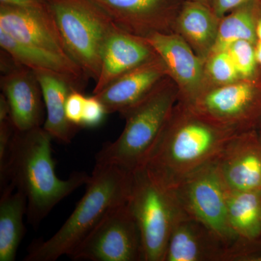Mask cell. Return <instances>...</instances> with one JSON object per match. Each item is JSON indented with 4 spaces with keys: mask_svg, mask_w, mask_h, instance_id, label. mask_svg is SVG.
Returning <instances> with one entry per match:
<instances>
[{
    "mask_svg": "<svg viewBox=\"0 0 261 261\" xmlns=\"http://www.w3.org/2000/svg\"><path fill=\"white\" fill-rule=\"evenodd\" d=\"M118 28L147 38L174 33L176 18L185 0H92Z\"/></svg>",
    "mask_w": 261,
    "mask_h": 261,
    "instance_id": "cell-10",
    "label": "cell"
},
{
    "mask_svg": "<svg viewBox=\"0 0 261 261\" xmlns=\"http://www.w3.org/2000/svg\"><path fill=\"white\" fill-rule=\"evenodd\" d=\"M222 261H261V234L251 238L238 237L226 247Z\"/></svg>",
    "mask_w": 261,
    "mask_h": 261,
    "instance_id": "cell-26",
    "label": "cell"
},
{
    "mask_svg": "<svg viewBox=\"0 0 261 261\" xmlns=\"http://www.w3.org/2000/svg\"><path fill=\"white\" fill-rule=\"evenodd\" d=\"M156 56L145 38L117 27L103 46L100 74L95 82L93 94L99 93L118 77Z\"/></svg>",
    "mask_w": 261,
    "mask_h": 261,
    "instance_id": "cell-16",
    "label": "cell"
},
{
    "mask_svg": "<svg viewBox=\"0 0 261 261\" xmlns=\"http://www.w3.org/2000/svg\"><path fill=\"white\" fill-rule=\"evenodd\" d=\"M179 97L177 86L168 75L145 97L120 114L126 120L116 140L96 154V164L112 165L134 173L140 167Z\"/></svg>",
    "mask_w": 261,
    "mask_h": 261,
    "instance_id": "cell-4",
    "label": "cell"
},
{
    "mask_svg": "<svg viewBox=\"0 0 261 261\" xmlns=\"http://www.w3.org/2000/svg\"><path fill=\"white\" fill-rule=\"evenodd\" d=\"M205 70L207 86L224 85L241 79L226 50L211 53L205 60Z\"/></svg>",
    "mask_w": 261,
    "mask_h": 261,
    "instance_id": "cell-24",
    "label": "cell"
},
{
    "mask_svg": "<svg viewBox=\"0 0 261 261\" xmlns=\"http://www.w3.org/2000/svg\"><path fill=\"white\" fill-rule=\"evenodd\" d=\"M255 32H256V37L257 42H261V13L260 10V14L257 17L256 21V27H255Z\"/></svg>",
    "mask_w": 261,
    "mask_h": 261,
    "instance_id": "cell-31",
    "label": "cell"
},
{
    "mask_svg": "<svg viewBox=\"0 0 261 261\" xmlns=\"http://www.w3.org/2000/svg\"><path fill=\"white\" fill-rule=\"evenodd\" d=\"M133 173L112 165L95 164L85 193L51 238L32 247L25 261H56L69 255L113 208L128 202Z\"/></svg>",
    "mask_w": 261,
    "mask_h": 261,
    "instance_id": "cell-3",
    "label": "cell"
},
{
    "mask_svg": "<svg viewBox=\"0 0 261 261\" xmlns=\"http://www.w3.org/2000/svg\"><path fill=\"white\" fill-rule=\"evenodd\" d=\"M1 75L0 86L9 104L15 129L25 132L42 126L44 100L35 72L17 63Z\"/></svg>",
    "mask_w": 261,
    "mask_h": 261,
    "instance_id": "cell-14",
    "label": "cell"
},
{
    "mask_svg": "<svg viewBox=\"0 0 261 261\" xmlns=\"http://www.w3.org/2000/svg\"><path fill=\"white\" fill-rule=\"evenodd\" d=\"M215 163L226 190L261 189V137L256 128L232 137Z\"/></svg>",
    "mask_w": 261,
    "mask_h": 261,
    "instance_id": "cell-12",
    "label": "cell"
},
{
    "mask_svg": "<svg viewBox=\"0 0 261 261\" xmlns=\"http://www.w3.org/2000/svg\"><path fill=\"white\" fill-rule=\"evenodd\" d=\"M0 47L19 64L32 70H51L67 75L84 89L87 77L70 57L23 44L1 29Z\"/></svg>",
    "mask_w": 261,
    "mask_h": 261,
    "instance_id": "cell-20",
    "label": "cell"
},
{
    "mask_svg": "<svg viewBox=\"0 0 261 261\" xmlns=\"http://www.w3.org/2000/svg\"><path fill=\"white\" fill-rule=\"evenodd\" d=\"M162 60L168 76L177 86L184 102H191L207 87L205 61L176 33L154 34L145 38Z\"/></svg>",
    "mask_w": 261,
    "mask_h": 261,
    "instance_id": "cell-11",
    "label": "cell"
},
{
    "mask_svg": "<svg viewBox=\"0 0 261 261\" xmlns=\"http://www.w3.org/2000/svg\"><path fill=\"white\" fill-rule=\"evenodd\" d=\"M128 204L140 229L144 261H164L173 225L182 211L174 196L139 168L133 173Z\"/></svg>",
    "mask_w": 261,
    "mask_h": 261,
    "instance_id": "cell-6",
    "label": "cell"
},
{
    "mask_svg": "<svg viewBox=\"0 0 261 261\" xmlns=\"http://www.w3.org/2000/svg\"><path fill=\"white\" fill-rule=\"evenodd\" d=\"M255 0H212L211 8L219 18L230 12Z\"/></svg>",
    "mask_w": 261,
    "mask_h": 261,
    "instance_id": "cell-29",
    "label": "cell"
},
{
    "mask_svg": "<svg viewBox=\"0 0 261 261\" xmlns=\"http://www.w3.org/2000/svg\"><path fill=\"white\" fill-rule=\"evenodd\" d=\"M108 114L102 102L94 95L86 98L82 128H95L104 121Z\"/></svg>",
    "mask_w": 261,
    "mask_h": 261,
    "instance_id": "cell-27",
    "label": "cell"
},
{
    "mask_svg": "<svg viewBox=\"0 0 261 261\" xmlns=\"http://www.w3.org/2000/svg\"><path fill=\"white\" fill-rule=\"evenodd\" d=\"M228 223L240 238L261 234V189L231 191L226 190Z\"/></svg>",
    "mask_w": 261,
    "mask_h": 261,
    "instance_id": "cell-22",
    "label": "cell"
},
{
    "mask_svg": "<svg viewBox=\"0 0 261 261\" xmlns=\"http://www.w3.org/2000/svg\"><path fill=\"white\" fill-rule=\"evenodd\" d=\"M0 5L27 8H49V0H0Z\"/></svg>",
    "mask_w": 261,
    "mask_h": 261,
    "instance_id": "cell-30",
    "label": "cell"
},
{
    "mask_svg": "<svg viewBox=\"0 0 261 261\" xmlns=\"http://www.w3.org/2000/svg\"><path fill=\"white\" fill-rule=\"evenodd\" d=\"M255 57L257 64L261 65V42H257L255 44Z\"/></svg>",
    "mask_w": 261,
    "mask_h": 261,
    "instance_id": "cell-32",
    "label": "cell"
},
{
    "mask_svg": "<svg viewBox=\"0 0 261 261\" xmlns=\"http://www.w3.org/2000/svg\"><path fill=\"white\" fill-rule=\"evenodd\" d=\"M170 191L185 214L212 230L226 247L238 238L228 223L226 188L215 161Z\"/></svg>",
    "mask_w": 261,
    "mask_h": 261,
    "instance_id": "cell-8",
    "label": "cell"
},
{
    "mask_svg": "<svg viewBox=\"0 0 261 261\" xmlns=\"http://www.w3.org/2000/svg\"><path fill=\"white\" fill-rule=\"evenodd\" d=\"M238 134L215 124L178 100L139 168L170 191L214 161Z\"/></svg>",
    "mask_w": 261,
    "mask_h": 261,
    "instance_id": "cell-1",
    "label": "cell"
},
{
    "mask_svg": "<svg viewBox=\"0 0 261 261\" xmlns=\"http://www.w3.org/2000/svg\"><path fill=\"white\" fill-rule=\"evenodd\" d=\"M85 96L82 91L74 89L68 96L65 104V116L72 124L82 128Z\"/></svg>",
    "mask_w": 261,
    "mask_h": 261,
    "instance_id": "cell-28",
    "label": "cell"
},
{
    "mask_svg": "<svg viewBox=\"0 0 261 261\" xmlns=\"http://www.w3.org/2000/svg\"><path fill=\"white\" fill-rule=\"evenodd\" d=\"M53 140L42 126L25 132L15 129L6 161L0 168L1 187L9 183L25 196L27 218L35 227L90 178L85 172L73 173L67 179L58 177L51 156Z\"/></svg>",
    "mask_w": 261,
    "mask_h": 261,
    "instance_id": "cell-2",
    "label": "cell"
},
{
    "mask_svg": "<svg viewBox=\"0 0 261 261\" xmlns=\"http://www.w3.org/2000/svg\"><path fill=\"white\" fill-rule=\"evenodd\" d=\"M231 57L241 79H250L257 74L255 44L246 40L233 42L226 49Z\"/></svg>",
    "mask_w": 261,
    "mask_h": 261,
    "instance_id": "cell-25",
    "label": "cell"
},
{
    "mask_svg": "<svg viewBox=\"0 0 261 261\" xmlns=\"http://www.w3.org/2000/svg\"><path fill=\"white\" fill-rule=\"evenodd\" d=\"M0 29L23 44L69 57L50 7L0 5Z\"/></svg>",
    "mask_w": 261,
    "mask_h": 261,
    "instance_id": "cell-13",
    "label": "cell"
},
{
    "mask_svg": "<svg viewBox=\"0 0 261 261\" xmlns=\"http://www.w3.org/2000/svg\"><path fill=\"white\" fill-rule=\"evenodd\" d=\"M258 126V129L256 128L257 132H258L259 135H260V137H261V116L260 118V120H259L258 123H257V126Z\"/></svg>",
    "mask_w": 261,
    "mask_h": 261,
    "instance_id": "cell-34",
    "label": "cell"
},
{
    "mask_svg": "<svg viewBox=\"0 0 261 261\" xmlns=\"http://www.w3.org/2000/svg\"><path fill=\"white\" fill-rule=\"evenodd\" d=\"M226 244L181 211L173 225L164 261H222Z\"/></svg>",
    "mask_w": 261,
    "mask_h": 261,
    "instance_id": "cell-15",
    "label": "cell"
},
{
    "mask_svg": "<svg viewBox=\"0 0 261 261\" xmlns=\"http://www.w3.org/2000/svg\"><path fill=\"white\" fill-rule=\"evenodd\" d=\"M220 19L210 5L185 0L176 18L174 33L205 61L216 44Z\"/></svg>",
    "mask_w": 261,
    "mask_h": 261,
    "instance_id": "cell-19",
    "label": "cell"
},
{
    "mask_svg": "<svg viewBox=\"0 0 261 261\" xmlns=\"http://www.w3.org/2000/svg\"><path fill=\"white\" fill-rule=\"evenodd\" d=\"M42 89L47 116L43 124L53 140L61 143L71 142L80 127L72 124L65 116V104L74 89L82 88L75 80L67 75L48 70H33Z\"/></svg>",
    "mask_w": 261,
    "mask_h": 261,
    "instance_id": "cell-18",
    "label": "cell"
},
{
    "mask_svg": "<svg viewBox=\"0 0 261 261\" xmlns=\"http://www.w3.org/2000/svg\"><path fill=\"white\" fill-rule=\"evenodd\" d=\"M185 103L223 128L239 133L253 129L261 116V80L257 74L224 85H209L191 102Z\"/></svg>",
    "mask_w": 261,
    "mask_h": 261,
    "instance_id": "cell-7",
    "label": "cell"
},
{
    "mask_svg": "<svg viewBox=\"0 0 261 261\" xmlns=\"http://www.w3.org/2000/svg\"><path fill=\"white\" fill-rule=\"evenodd\" d=\"M259 14V0H255L220 19L217 39L212 53L226 50L230 44L237 41L246 40L256 44L255 27Z\"/></svg>",
    "mask_w": 261,
    "mask_h": 261,
    "instance_id": "cell-23",
    "label": "cell"
},
{
    "mask_svg": "<svg viewBox=\"0 0 261 261\" xmlns=\"http://www.w3.org/2000/svg\"><path fill=\"white\" fill-rule=\"evenodd\" d=\"M166 75V66L157 55L93 95L102 103L108 114L121 113L142 100Z\"/></svg>",
    "mask_w": 261,
    "mask_h": 261,
    "instance_id": "cell-17",
    "label": "cell"
},
{
    "mask_svg": "<svg viewBox=\"0 0 261 261\" xmlns=\"http://www.w3.org/2000/svg\"><path fill=\"white\" fill-rule=\"evenodd\" d=\"M68 256L73 260L144 261L140 229L128 202L110 211Z\"/></svg>",
    "mask_w": 261,
    "mask_h": 261,
    "instance_id": "cell-9",
    "label": "cell"
},
{
    "mask_svg": "<svg viewBox=\"0 0 261 261\" xmlns=\"http://www.w3.org/2000/svg\"><path fill=\"white\" fill-rule=\"evenodd\" d=\"M190 1L200 2L204 4L210 5L211 7L212 3V0H190Z\"/></svg>",
    "mask_w": 261,
    "mask_h": 261,
    "instance_id": "cell-33",
    "label": "cell"
},
{
    "mask_svg": "<svg viewBox=\"0 0 261 261\" xmlns=\"http://www.w3.org/2000/svg\"><path fill=\"white\" fill-rule=\"evenodd\" d=\"M0 200V261H14L25 234L23 217L27 201L21 192L8 184Z\"/></svg>",
    "mask_w": 261,
    "mask_h": 261,
    "instance_id": "cell-21",
    "label": "cell"
},
{
    "mask_svg": "<svg viewBox=\"0 0 261 261\" xmlns=\"http://www.w3.org/2000/svg\"><path fill=\"white\" fill-rule=\"evenodd\" d=\"M49 4L68 56L87 79L97 82L103 46L118 27L92 0H49Z\"/></svg>",
    "mask_w": 261,
    "mask_h": 261,
    "instance_id": "cell-5",
    "label": "cell"
},
{
    "mask_svg": "<svg viewBox=\"0 0 261 261\" xmlns=\"http://www.w3.org/2000/svg\"><path fill=\"white\" fill-rule=\"evenodd\" d=\"M259 7H260V10L261 13V0H259Z\"/></svg>",
    "mask_w": 261,
    "mask_h": 261,
    "instance_id": "cell-35",
    "label": "cell"
}]
</instances>
